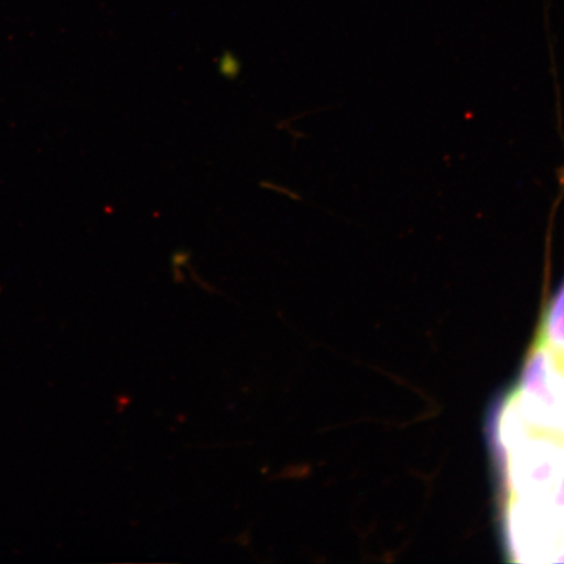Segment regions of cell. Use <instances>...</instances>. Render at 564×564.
<instances>
[{"mask_svg":"<svg viewBox=\"0 0 564 564\" xmlns=\"http://www.w3.org/2000/svg\"><path fill=\"white\" fill-rule=\"evenodd\" d=\"M502 542L514 563H564V511L509 498L502 502Z\"/></svg>","mask_w":564,"mask_h":564,"instance_id":"cell-2","label":"cell"},{"mask_svg":"<svg viewBox=\"0 0 564 564\" xmlns=\"http://www.w3.org/2000/svg\"><path fill=\"white\" fill-rule=\"evenodd\" d=\"M513 391L529 425L539 432L562 435L564 358L539 337L528 351Z\"/></svg>","mask_w":564,"mask_h":564,"instance_id":"cell-3","label":"cell"},{"mask_svg":"<svg viewBox=\"0 0 564 564\" xmlns=\"http://www.w3.org/2000/svg\"><path fill=\"white\" fill-rule=\"evenodd\" d=\"M550 506H553L556 510L564 511V436L562 444V462L558 485H556V489Z\"/></svg>","mask_w":564,"mask_h":564,"instance_id":"cell-4","label":"cell"},{"mask_svg":"<svg viewBox=\"0 0 564 564\" xmlns=\"http://www.w3.org/2000/svg\"><path fill=\"white\" fill-rule=\"evenodd\" d=\"M563 436L533 430L507 451L496 470L502 502L509 498L552 502L560 479Z\"/></svg>","mask_w":564,"mask_h":564,"instance_id":"cell-1","label":"cell"}]
</instances>
